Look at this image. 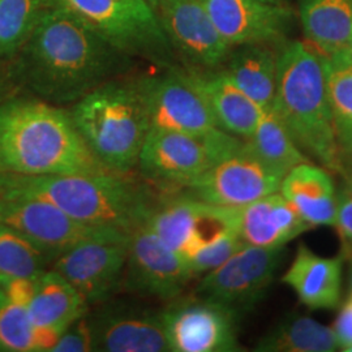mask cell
Masks as SVG:
<instances>
[{
  "instance_id": "obj_1",
  "label": "cell",
  "mask_w": 352,
  "mask_h": 352,
  "mask_svg": "<svg viewBox=\"0 0 352 352\" xmlns=\"http://www.w3.org/2000/svg\"><path fill=\"white\" fill-rule=\"evenodd\" d=\"M19 75L41 100L54 104L80 100L110 81L123 52L56 3L19 51Z\"/></svg>"
},
{
  "instance_id": "obj_2",
  "label": "cell",
  "mask_w": 352,
  "mask_h": 352,
  "mask_svg": "<svg viewBox=\"0 0 352 352\" xmlns=\"http://www.w3.org/2000/svg\"><path fill=\"white\" fill-rule=\"evenodd\" d=\"M146 179L106 171L76 175L0 173V195L49 202L88 226L132 234L144 226L164 197Z\"/></svg>"
},
{
  "instance_id": "obj_3",
  "label": "cell",
  "mask_w": 352,
  "mask_h": 352,
  "mask_svg": "<svg viewBox=\"0 0 352 352\" xmlns=\"http://www.w3.org/2000/svg\"><path fill=\"white\" fill-rule=\"evenodd\" d=\"M110 171L89 151L71 113L41 98L0 103V173L76 175Z\"/></svg>"
},
{
  "instance_id": "obj_4",
  "label": "cell",
  "mask_w": 352,
  "mask_h": 352,
  "mask_svg": "<svg viewBox=\"0 0 352 352\" xmlns=\"http://www.w3.org/2000/svg\"><path fill=\"white\" fill-rule=\"evenodd\" d=\"M272 109L311 161L342 174L343 161L330 111L322 52L302 42L289 43L280 52Z\"/></svg>"
},
{
  "instance_id": "obj_5",
  "label": "cell",
  "mask_w": 352,
  "mask_h": 352,
  "mask_svg": "<svg viewBox=\"0 0 352 352\" xmlns=\"http://www.w3.org/2000/svg\"><path fill=\"white\" fill-rule=\"evenodd\" d=\"M71 118L89 151L107 170L132 173L151 131L138 82L107 81L77 100Z\"/></svg>"
},
{
  "instance_id": "obj_6",
  "label": "cell",
  "mask_w": 352,
  "mask_h": 352,
  "mask_svg": "<svg viewBox=\"0 0 352 352\" xmlns=\"http://www.w3.org/2000/svg\"><path fill=\"white\" fill-rule=\"evenodd\" d=\"M244 140L219 128L200 136L151 128L140 153V175L173 195L239 149Z\"/></svg>"
},
{
  "instance_id": "obj_7",
  "label": "cell",
  "mask_w": 352,
  "mask_h": 352,
  "mask_svg": "<svg viewBox=\"0 0 352 352\" xmlns=\"http://www.w3.org/2000/svg\"><path fill=\"white\" fill-rule=\"evenodd\" d=\"M131 234L109 228L60 253L51 269L62 274L90 305L119 294L126 269Z\"/></svg>"
},
{
  "instance_id": "obj_8",
  "label": "cell",
  "mask_w": 352,
  "mask_h": 352,
  "mask_svg": "<svg viewBox=\"0 0 352 352\" xmlns=\"http://www.w3.org/2000/svg\"><path fill=\"white\" fill-rule=\"evenodd\" d=\"M283 247L243 245L228 260L204 274L195 296L219 304L240 317L264 299L285 253Z\"/></svg>"
},
{
  "instance_id": "obj_9",
  "label": "cell",
  "mask_w": 352,
  "mask_h": 352,
  "mask_svg": "<svg viewBox=\"0 0 352 352\" xmlns=\"http://www.w3.org/2000/svg\"><path fill=\"white\" fill-rule=\"evenodd\" d=\"M145 226L168 248L188 260L227 234L238 232V208L212 205L174 193L164 197Z\"/></svg>"
},
{
  "instance_id": "obj_10",
  "label": "cell",
  "mask_w": 352,
  "mask_h": 352,
  "mask_svg": "<svg viewBox=\"0 0 352 352\" xmlns=\"http://www.w3.org/2000/svg\"><path fill=\"white\" fill-rule=\"evenodd\" d=\"M68 12L123 52L164 47L166 34L146 0H56Z\"/></svg>"
},
{
  "instance_id": "obj_11",
  "label": "cell",
  "mask_w": 352,
  "mask_h": 352,
  "mask_svg": "<svg viewBox=\"0 0 352 352\" xmlns=\"http://www.w3.org/2000/svg\"><path fill=\"white\" fill-rule=\"evenodd\" d=\"M282 179L244 140L239 149L215 162L176 193L212 205L239 208L277 192Z\"/></svg>"
},
{
  "instance_id": "obj_12",
  "label": "cell",
  "mask_w": 352,
  "mask_h": 352,
  "mask_svg": "<svg viewBox=\"0 0 352 352\" xmlns=\"http://www.w3.org/2000/svg\"><path fill=\"white\" fill-rule=\"evenodd\" d=\"M192 278L187 260L145 225L131 234L120 292L170 302L182 295Z\"/></svg>"
},
{
  "instance_id": "obj_13",
  "label": "cell",
  "mask_w": 352,
  "mask_h": 352,
  "mask_svg": "<svg viewBox=\"0 0 352 352\" xmlns=\"http://www.w3.org/2000/svg\"><path fill=\"white\" fill-rule=\"evenodd\" d=\"M170 302L162 309L168 351H239L235 314L197 296Z\"/></svg>"
},
{
  "instance_id": "obj_14",
  "label": "cell",
  "mask_w": 352,
  "mask_h": 352,
  "mask_svg": "<svg viewBox=\"0 0 352 352\" xmlns=\"http://www.w3.org/2000/svg\"><path fill=\"white\" fill-rule=\"evenodd\" d=\"M151 128L205 135L218 128L201 91L189 74L171 71L138 81Z\"/></svg>"
},
{
  "instance_id": "obj_15",
  "label": "cell",
  "mask_w": 352,
  "mask_h": 352,
  "mask_svg": "<svg viewBox=\"0 0 352 352\" xmlns=\"http://www.w3.org/2000/svg\"><path fill=\"white\" fill-rule=\"evenodd\" d=\"M93 351L166 352L162 311L129 302H107L88 312Z\"/></svg>"
},
{
  "instance_id": "obj_16",
  "label": "cell",
  "mask_w": 352,
  "mask_h": 352,
  "mask_svg": "<svg viewBox=\"0 0 352 352\" xmlns=\"http://www.w3.org/2000/svg\"><path fill=\"white\" fill-rule=\"evenodd\" d=\"M0 225L25 235L49 252L54 260L78 241L109 230L80 223L49 202L1 195Z\"/></svg>"
},
{
  "instance_id": "obj_17",
  "label": "cell",
  "mask_w": 352,
  "mask_h": 352,
  "mask_svg": "<svg viewBox=\"0 0 352 352\" xmlns=\"http://www.w3.org/2000/svg\"><path fill=\"white\" fill-rule=\"evenodd\" d=\"M155 12L166 37L190 63L213 68L227 58L221 37L201 0H158Z\"/></svg>"
},
{
  "instance_id": "obj_18",
  "label": "cell",
  "mask_w": 352,
  "mask_h": 352,
  "mask_svg": "<svg viewBox=\"0 0 352 352\" xmlns=\"http://www.w3.org/2000/svg\"><path fill=\"white\" fill-rule=\"evenodd\" d=\"M26 309L37 330L39 351H50L60 333L88 314L89 304L62 274L50 267L33 279Z\"/></svg>"
},
{
  "instance_id": "obj_19",
  "label": "cell",
  "mask_w": 352,
  "mask_h": 352,
  "mask_svg": "<svg viewBox=\"0 0 352 352\" xmlns=\"http://www.w3.org/2000/svg\"><path fill=\"white\" fill-rule=\"evenodd\" d=\"M227 45L263 43L279 37L289 19L283 6L263 0H201Z\"/></svg>"
},
{
  "instance_id": "obj_20",
  "label": "cell",
  "mask_w": 352,
  "mask_h": 352,
  "mask_svg": "<svg viewBox=\"0 0 352 352\" xmlns=\"http://www.w3.org/2000/svg\"><path fill=\"white\" fill-rule=\"evenodd\" d=\"M311 228L315 227L307 223L277 192L238 208V235L245 245L285 247Z\"/></svg>"
},
{
  "instance_id": "obj_21",
  "label": "cell",
  "mask_w": 352,
  "mask_h": 352,
  "mask_svg": "<svg viewBox=\"0 0 352 352\" xmlns=\"http://www.w3.org/2000/svg\"><path fill=\"white\" fill-rule=\"evenodd\" d=\"M343 261L342 254L322 257L300 244L282 282L309 309H336L342 300Z\"/></svg>"
},
{
  "instance_id": "obj_22",
  "label": "cell",
  "mask_w": 352,
  "mask_h": 352,
  "mask_svg": "<svg viewBox=\"0 0 352 352\" xmlns=\"http://www.w3.org/2000/svg\"><path fill=\"white\" fill-rule=\"evenodd\" d=\"M282 196L311 226H334L338 193L330 171L312 162L291 168L280 182Z\"/></svg>"
},
{
  "instance_id": "obj_23",
  "label": "cell",
  "mask_w": 352,
  "mask_h": 352,
  "mask_svg": "<svg viewBox=\"0 0 352 352\" xmlns=\"http://www.w3.org/2000/svg\"><path fill=\"white\" fill-rule=\"evenodd\" d=\"M189 75L201 91L217 126L240 139L251 138L264 109L252 101L225 72L206 76L190 72Z\"/></svg>"
},
{
  "instance_id": "obj_24",
  "label": "cell",
  "mask_w": 352,
  "mask_h": 352,
  "mask_svg": "<svg viewBox=\"0 0 352 352\" xmlns=\"http://www.w3.org/2000/svg\"><path fill=\"white\" fill-rule=\"evenodd\" d=\"M300 16L309 45L324 55L351 49L352 0H302Z\"/></svg>"
},
{
  "instance_id": "obj_25",
  "label": "cell",
  "mask_w": 352,
  "mask_h": 352,
  "mask_svg": "<svg viewBox=\"0 0 352 352\" xmlns=\"http://www.w3.org/2000/svg\"><path fill=\"white\" fill-rule=\"evenodd\" d=\"M241 46L230 58L225 74L261 109H270L276 97L277 58L260 43Z\"/></svg>"
},
{
  "instance_id": "obj_26",
  "label": "cell",
  "mask_w": 352,
  "mask_h": 352,
  "mask_svg": "<svg viewBox=\"0 0 352 352\" xmlns=\"http://www.w3.org/2000/svg\"><path fill=\"white\" fill-rule=\"evenodd\" d=\"M340 350L333 329L302 315L278 321L254 346L260 352H334Z\"/></svg>"
},
{
  "instance_id": "obj_27",
  "label": "cell",
  "mask_w": 352,
  "mask_h": 352,
  "mask_svg": "<svg viewBox=\"0 0 352 352\" xmlns=\"http://www.w3.org/2000/svg\"><path fill=\"white\" fill-rule=\"evenodd\" d=\"M327 96L342 161L352 158V51L325 55Z\"/></svg>"
},
{
  "instance_id": "obj_28",
  "label": "cell",
  "mask_w": 352,
  "mask_h": 352,
  "mask_svg": "<svg viewBox=\"0 0 352 352\" xmlns=\"http://www.w3.org/2000/svg\"><path fill=\"white\" fill-rule=\"evenodd\" d=\"M245 141L250 149L280 176L286 175L298 164L312 162L299 149L272 107L264 110L254 132Z\"/></svg>"
},
{
  "instance_id": "obj_29",
  "label": "cell",
  "mask_w": 352,
  "mask_h": 352,
  "mask_svg": "<svg viewBox=\"0 0 352 352\" xmlns=\"http://www.w3.org/2000/svg\"><path fill=\"white\" fill-rule=\"evenodd\" d=\"M54 6L56 0H0V60L19 54Z\"/></svg>"
},
{
  "instance_id": "obj_30",
  "label": "cell",
  "mask_w": 352,
  "mask_h": 352,
  "mask_svg": "<svg viewBox=\"0 0 352 352\" xmlns=\"http://www.w3.org/2000/svg\"><path fill=\"white\" fill-rule=\"evenodd\" d=\"M54 257L25 235L0 225V277L33 278L49 269Z\"/></svg>"
},
{
  "instance_id": "obj_31",
  "label": "cell",
  "mask_w": 352,
  "mask_h": 352,
  "mask_svg": "<svg viewBox=\"0 0 352 352\" xmlns=\"http://www.w3.org/2000/svg\"><path fill=\"white\" fill-rule=\"evenodd\" d=\"M39 351L37 330L28 309L0 285V352Z\"/></svg>"
},
{
  "instance_id": "obj_32",
  "label": "cell",
  "mask_w": 352,
  "mask_h": 352,
  "mask_svg": "<svg viewBox=\"0 0 352 352\" xmlns=\"http://www.w3.org/2000/svg\"><path fill=\"white\" fill-rule=\"evenodd\" d=\"M243 245L244 243L240 240L238 232L227 234L223 238L206 245L187 260L192 276L196 277L212 272L223 264L235 252L239 251Z\"/></svg>"
},
{
  "instance_id": "obj_33",
  "label": "cell",
  "mask_w": 352,
  "mask_h": 352,
  "mask_svg": "<svg viewBox=\"0 0 352 352\" xmlns=\"http://www.w3.org/2000/svg\"><path fill=\"white\" fill-rule=\"evenodd\" d=\"M93 351L91 330L88 314L78 318L67 327L56 338L50 352H88Z\"/></svg>"
},
{
  "instance_id": "obj_34",
  "label": "cell",
  "mask_w": 352,
  "mask_h": 352,
  "mask_svg": "<svg viewBox=\"0 0 352 352\" xmlns=\"http://www.w3.org/2000/svg\"><path fill=\"white\" fill-rule=\"evenodd\" d=\"M343 247L352 250V196L344 189L338 195V210L336 225Z\"/></svg>"
},
{
  "instance_id": "obj_35",
  "label": "cell",
  "mask_w": 352,
  "mask_h": 352,
  "mask_svg": "<svg viewBox=\"0 0 352 352\" xmlns=\"http://www.w3.org/2000/svg\"><path fill=\"white\" fill-rule=\"evenodd\" d=\"M331 329L338 340L340 350L352 346V300L343 302Z\"/></svg>"
},
{
  "instance_id": "obj_36",
  "label": "cell",
  "mask_w": 352,
  "mask_h": 352,
  "mask_svg": "<svg viewBox=\"0 0 352 352\" xmlns=\"http://www.w3.org/2000/svg\"><path fill=\"white\" fill-rule=\"evenodd\" d=\"M344 179V190L347 193H350L352 196V158H349L343 162V168H342V174Z\"/></svg>"
},
{
  "instance_id": "obj_37",
  "label": "cell",
  "mask_w": 352,
  "mask_h": 352,
  "mask_svg": "<svg viewBox=\"0 0 352 352\" xmlns=\"http://www.w3.org/2000/svg\"><path fill=\"white\" fill-rule=\"evenodd\" d=\"M343 258H347L349 261V289H347V300H352V250L343 247L342 250Z\"/></svg>"
},
{
  "instance_id": "obj_38",
  "label": "cell",
  "mask_w": 352,
  "mask_h": 352,
  "mask_svg": "<svg viewBox=\"0 0 352 352\" xmlns=\"http://www.w3.org/2000/svg\"><path fill=\"white\" fill-rule=\"evenodd\" d=\"M263 1L270 3V4H276V6H283V3H285V0H263Z\"/></svg>"
},
{
  "instance_id": "obj_39",
  "label": "cell",
  "mask_w": 352,
  "mask_h": 352,
  "mask_svg": "<svg viewBox=\"0 0 352 352\" xmlns=\"http://www.w3.org/2000/svg\"><path fill=\"white\" fill-rule=\"evenodd\" d=\"M149 4H151V7L154 8V11H155V7H157V4H158V0H146Z\"/></svg>"
},
{
  "instance_id": "obj_40",
  "label": "cell",
  "mask_w": 352,
  "mask_h": 352,
  "mask_svg": "<svg viewBox=\"0 0 352 352\" xmlns=\"http://www.w3.org/2000/svg\"><path fill=\"white\" fill-rule=\"evenodd\" d=\"M343 351L346 352H352V346H350V347H347V349H344Z\"/></svg>"
},
{
  "instance_id": "obj_41",
  "label": "cell",
  "mask_w": 352,
  "mask_h": 352,
  "mask_svg": "<svg viewBox=\"0 0 352 352\" xmlns=\"http://www.w3.org/2000/svg\"><path fill=\"white\" fill-rule=\"evenodd\" d=\"M351 51H352V41H351Z\"/></svg>"
}]
</instances>
